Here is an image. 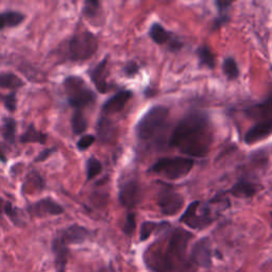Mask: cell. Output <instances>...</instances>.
Instances as JSON below:
<instances>
[{
  "mask_svg": "<svg viewBox=\"0 0 272 272\" xmlns=\"http://www.w3.org/2000/svg\"><path fill=\"white\" fill-rule=\"evenodd\" d=\"M5 212L9 216V218H10L15 224L21 225V218L18 217V214L20 213H18V211L10 202H7V204L5 206Z\"/></svg>",
  "mask_w": 272,
  "mask_h": 272,
  "instance_id": "33",
  "label": "cell"
},
{
  "mask_svg": "<svg viewBox=\"0 0 272 272\" xmlns=\"http://www.w3.org/2000/svg\"><path fill=\"white\" fill-rule=\"evenodd\" d=\"M167 225H168L167 222H161V223L153 222V221H145V222H143V224L141 226L140 239L142 241L147 240L151 236V234L154 231H157V230H159L161 228H164V226H167Z\"/></svg>",
  "mask_w": 272,
  "mask_h": 272,
  "instance_id": "26",
  "label": "cell"
},
{
  "mask_svg": "<svg viewBox=\"0 0 272 272\" xmlns=\"http://www.w3.org/2000/svg\"><path fill=\"white\" fill-rule=\"evenodd\" d=\"M98 134L99 138H100L103 142H106L112 138V135L114 133V125L113 123L106 119V118H101L98 122Z\"/></svg>",
  "mask_w": 272,
  "mask_h": 272,
  "instance_id": "28",
  "label": "cell"
},
{
  "mask_svg": "<svg viewBox=\"0 0 272 272\" xmlns=\"http://www.w3.org/2000/svg\"><path fill=\"white\" fill-rule=\"evenodd\" d=\"M24 21H25V15L20 12L9 11L5 13H0V30L17 27Z\"/></svg>",
  "mask_w": 272,
  "mask_h": 272,
  "instance_id": "20",
  "label": "cell"
},
{
  "mask_svg": "<svg viewBox=\"0 0 272 272\" xmlns=\"http://www.w3.org/2000/svg\"><path fill=\"white\" fill-rule=\"evenodd\" d=\"M47 141V134H45L39 130L35 129L34 124H30L28 126L27 131L21 136V142L24 144H32V143H38V144H46Z\"/></svg>",
  "mask_w": 272,
  "mask_h": 272,
  "instance_id": "21",
  "label": "cell"
},
{
  "mask_svg": "<svg viewBox=\"0 0 272 272\" xmlns=\"http://www.w3.org/2000/svg\"><path fill=\"white\" fill-rule=\"evenodd\" d=\"M99 9H100V4L98 2H86L83 8V14L87 18H94L97 16Z\"/></svg>",
  "mask_w": 272,
  "mask_h": 272,
  "instance_id": "32",
  "label": "cell"
},
{
  "mask_svg": "<svg viewBox=\"0 0 272 272\" xmlns=\"http://www.w3.org/2000/svg\"><path fill=\"white\" fill-rule=\"evenodd\" d=\"M98 49V40L88 31L75 34L67 45V58L72 62L86 61L92 58Z\"/></svg>",
  "mask_w": 272,
  "mask_h": 272,
  "instance_id": "6",
  "label": "cell"
},
{
  "mask_svg": "<svg viewBox=\"0 0 272 272\" xmlns=\"http://www.w3.org/2000/svg\"><path fill=\"white\" fill-rule=\"evenodd\" d=\"M272 134V117L265 120L258 121L255 125L250 128L244 135V143L248 145L255 144L267 139Z\"/></svg>",
  "mask_w": 272,
  "mask_h": 272,
  "instance_id": "12",
  "label": "cell"
},
{
  "mask_svg": "<svg viewBox=\"0 0 272 272\" xmlns=\"http://www.w3.org/2000/svg\"><path fill=\"white\" fill-rule=\"evenodd\" d=\"M190 260L200 267L210 268L212 266V248L207 237L199 239L194 244L190 253Z\"/></svg>",
  "mask_w": 272,
  "mask_h": 272,
  "instance_id": "10",
  "label": "cell"
},
{
  "mask_svg": "<svg viewBox=\"0 0 272 272\" xmlns=\"http://www.w3.org/2000/svg\"><path fill=\"white\" fill-rule=\"evenodd\" d=\"M3 205H4V200L2 198H0V212H2V208H3Z\"/></svg>",
  "mask_w": 272,
  "mask_h": 272,
  "instance_id": "39",
  "label": "cell"
},
{
  "mask_svg": "<svg viewBox=\"0 0 272 272\" xmlns=\"http://www.w3.org/2000/svg\"><path fill=\"white\" fill-rule=\"evenodd\" d=\"M71 128L75 134H81L87 129V120L81 111H76L71 117Z\"/></svg>",
  "mask_w": 272,
  "mask_h": 272,
  "instance_id": "27",
  "label": "cell"
},
{
  "mask_svg": "<svg viewBox=\"0 0 272 272\" xmlns=\"http://www.w3.org/2000/svg\"><path fill=\"white\" fill-rule=\"evenodd\" d=\"M169 110L164 105H156L147 111L136 124V135L142 141H149L160 133L166 124Z\"/></svg>",
  "mask_w": 272,
  "mask_h": 272,
  "instance_id": "3",
  "label": "cell"
},
{
  "mask_svg": "<svg viewBox=\"0 0 272 272\" xmlns=\"http://www.w3.org/2000/svg\"><path fill=\"white\" fill-rule=\"evenodd\" d=\"M260 185L250 182L247 180H239L235 183L229 190L228 193L234 197L237 198H252L254 197L260 189Z\"/></svg>",
  "mask_w": 272,
  "mask_h": 272,
  "instance_id": "18",
  "label": "cell"
},
{
  "mask_svg": "<svg viewBox=\"0 0 272 272\" xmlns=\"http://www.w3.org/2000/svg\"><path fill=\"white\" fill-rule=\"evenodd\" d=\"M52 251L54 254V262H56L57 272H66V264L68 259V248L67 244L59 236L52 241Z\"/></svg>",
  "mask_w": 272,
  "mask_h": 272,
  "instance_id": "17",
  "label": "cell"
},
{
  "mask_svg": "<svg viewBox=\"0 0 272 272\" xmlns=\"http://www.w3.org/2000/svg\"><path fill=\"white\" fill-rule=\"evenodd\" d=\"M213 142L210 117L202 111L185 115L171 134L169 145L192 158H204Z\"/></svg>",
  "mask_w": 272,
  "mask_h": 272,
  "instance_id": "1",
  "label": "cell"
},
{
  "mask_svg": "<svg viewBox=\"0 0 272 272\" xmlns=\"http://www.w3.org/2000/svg\"><path fill=\"white\" fill-rule=\"evenodd\" d=\"M119 202L126 208H133L141 201V185L138 180H129L119 189Z\"/></svg>",
  "mask_w": 272,
  "mask_h": 272,
  "instance_id": "9",
  "label": "cell"
},
{
  "mask_svg": "<svg viewBox=\"0 0 272 272\" xmlns=\"http://www.w3.org/2000/svg\"><path fill=\"white\" fill-rule=\"evenodd\" d=\"M106 65L107 59L104 58L93 70H90L89 72L90 79H92L93 83L98 89V92H100L102 94L106 93L108 88H110L106 82Z\"/></svg>",
  "mask_w": 272,
  "mask_h": 272,
  "instance_id": "19",
  "label": "cell"
},
{
  "mask_svg": "<svg viewBox=\"0 0 272 272\" xmlns=\"http://www.w3.org/2000/svg\"><path fill=\"white\" fill-rule=\"evenodd\" d=\"M24 86L23 80L12 72H3L0 74V87L7 89H17Z\"/></svg>",
  "mask_w": 272,
  "mask_h": 272,
  "instance_id": "23",
  "label": "cell"
},
{
  "mask_svg": "<svg viewBox=\"0 0 272 272\" xmlns=\"http://www.w3.org/2000/svg\"><path fill=\"white\" fill-rule=\"evenodd\" d=\"M5 105L9 111L14 112L16 110V95L15 93H12L8 96H5L4 98Z\"/></svg>",
  "mask_w": 272,
  "mask_h": 272,
  "instance_id": "35",
  "label": "cell"
},
{
  "mask_svg": "<svg viewBox=\"0 0 272 272\" xmlns=\"http://www.w3.org/2000/svg\"><path fill=\"white\" fill-rule=\"evenodd\" d=\"M131 97L132 93L130 90H120V92H118L105 101L102 106V111L107 115L119 113L123 110Z\"/></svg>",
  "mask_w": 272,
  "mask_h": 272,
  "instance_id": "15",
  "label": "cell"
},
{
  "mask_svg": "<svg viewBox=\"0 0 272 272\" xmlns=\"http://www.w3.org/2000/svg\"><path fill=\"white\" fill-rule=\"evenodd\" d=\"M54 151H56V148H49V149H46V150L42 151V152L39 154V157L35 159V162H43V161H45V160H47Z\"/></svg>",
  "mask_w": 272,
  "mask_h": 272,
  "instance_id": "37",
  "label": "cell"
},
{
  "mask_svg": "<svg viewBox=\"0 0 272 272\" xmlns=\"http://www.w3.org/2000/svg\"><path fill=\"white\" fill-rule=\"evenodd\" d=\"M217 9H218V17L214 22V29L220 28L225 23L229 22V15L228 11L230 7L232 6V3L230 2H216L215 3Z\"/></svg>",
  "mask_w": 272,
  "mask_h": 272,
  "instance_id": "24",
  "label": "cell"
},
{
  "mask_svg": "<svg viewBox=\"0 0 272 272\" xmlns=\"http://www.w3.org/2000/svg\"><path fill=\"white\" fill-rule=\"evenodd\" d=\"M96 139L94 135H84L81 138L78 143H77V147L79 150H86L89 148L92 145L95 143Z\"/></svg>",
  "mask_w": 272,
  "mask_h": 272,
  "instance_id": "34",
  "label": "cell"
},
{
  "mask_svg": "<svg viewBox=\"0 0 272 272\" xmlns=\"http://www.w3.org/2000/svg\"><path fill=\"white\" fill-rule=\"evenodd\" d=\"M90 236V232L81 225H71L65 229L60 235V238L66 244L69 243H82L87 240Z\"/></svg>",
  "mask_w": 272,
  "mask_h": 272,
  "instance_id": "16",
  "label": "cell"
},
{
  "mask_svg": "<svg viewBox=\"0 0 272 272\" xmlns=\"http://www.w3.org/2000/svg\"><path fill=\"white\" fill-rule=\"evenodd\" d=\"M218 215V212L213 210L212 201L207 203L194 201L188 205L186 211L181 216L180 221L186 224L190 229L202 230L212 224Z\"/></svg>",
  "mask_w": 272,
  "mask_h": 272,
  "instance_id": "4",
  "label": "cell"
},
{
  "mask_svg": "<svg viewBox=\"0 0 272 272\" xmlns=\"http://www.w3.org/2000/svg\"><path fill=\"white\" fill-rule=\"evenodd\" d=\"M149 35L152 41L158 45L168 44L171 50H179L182 47V43L175 39L170 32H168L161 24H153L149 30Z\"/></svg>",
  "mask_w": 272,
  "mask_h": 272,
  "instance_id": "11",
  "label": "cell"
},
{
  "mask_svg": "<svg viewBox=\"0 0 272 272\" xmlns=\"http://www.w3.org/2000/svg\"><path fill=\"white\" fill-rule=\"evenodd\" d=\"M30 212L34 216H38V217L58 216L64 213V208H63V206H61L58 202L53 201L52 199L47 198L34 203L30 207Z\"/></svg>",
  "mask_w": 272,
  "mask_h": 272,
  "instance_id": "14",
  "label": "cell"
},
{
  "mask_svg": "<svg viewBox=\"0 0 272 272\" xmlns=\"http://www.w3.org/2000/svg\"><path fill=\"white\" fill-rule=\"evenodd\" d=\"M100 272H105V271H100ZM107 272V271H106Z\"/></svg>",
  "mask_w": 272,
  "mask_h": 272,
  "instance_id": "41",
  "label": "cell"
},
{
  "mask_svg": "<svg viewBox=\"0 0 272 272\" xmlns=\"http://www.w3.org/2000/svg\"><path fill=\"white\" fill-rule=\"evenodd\" d=\"M193 234L178 228L171 233L165 248L152 246L145 254V262L154 272H178L186 261V251Z\"/></svg>",
  "mask_w": 272,
  "mask_h": 272,
  "instance_id": "2",
  "label": "cell"
},
{
  "mask_svg": "<svg viewBox=\"0 0 272 272\" xmlns=\"http://www.w3.org/2000/svg\"><path fill=\"white\" fill-rule=\"evenodd\" d=\"M135 228H136V216L134 213H129L125 218L122 231L126 236H131L135 231Z\"/></svg>",
  "mask_w": 272,
  "mask_h": 272,
  "instance_id": "31",
  "label": "cell"
},
{
  "mask_svg": "<svg viewBox=\"0 0 272 272\" xmlns=\"http://www.w3.org/2000/svg\"><path fill=\"white\" fill-rule=\"evenodd\" d=\"M0 162H3V163H6V162H7V158L5 157V154L3 153L2 149H0Z\"/></svg>",
  "mask_w": 272,
  "mask_h": 272,
  "instance_id": "38",
  "label": "cell"
},
{
  "mask_svg": "<svg viewBox=\"0 0 272 272\" xmlns=\"http://www.w3.org/2000/svg\"><path fill=\"white\" fill-rule=\"evenodd\" d=\"M139 70H140V67L135 62H129L128 64L124 66L125 75L129 76V77H134L136 74H138Z\"/></svg>",
  "mask_w": 272,
  "mask_h": 272,
  "instance_id": "36",
  "label": "cell"
},
{
  "mask_svg": "<svg viewBox=\"0 0 272 272\" xmlns=\"http://www.w3.org/2000/svg\"><path fill=\"white\" fill-rule=\"evenodd\" d=\"M158 205L163 215L175 216L184 206V198L174 190L166 189L159 195Z\"/></svg>",
  "mask_w": 272,
  "mask_h": 272,
  "instance_id": "8",
  "label": "cell"
},
{
  "mask_svg": "<svg viewBox=\"0 0 272 272\" xmlns=\"http://www.w3.org/2000/svg\"><path fill=\"white\" fill-rule=\"evenodd\" d=\"M248 118L253 120H265L272 117V93L265 99L264 101L252 104L243 110Z\"/></svg>",
  "mask_w": 272,
  "mask_h": 272,
  "instance_id": "13",
  "label": "cell"
},
{
  "mask_svg": "<svg viewBox=\"0 0 272 272\" xmlns=\"http://www.w3.org/2000/svg\"><path fill=\"white\" fill-rule=\"evenodd\" d=\"M15 132H16V122L12 118H8L5 121L4 126V138L9 144L15 142Z\"/></svg>",
  "mask_w": 272,
  "mask_h": 272,
  "instance_id": "30",
  "label": "cell"
},
{
  "mask_svg": "<svg viewBox=\"0 0 272 272\" xmlns=\"http://www.w3.org/2000/svg\"><path fill=\"white\" fill-rule=\"evenodd\" d=\"M222 71L229 80H236L239 77V68L234 58L228 57L222 62Z\"/></svg>",
  "mask_w": 272,
  "mask_h": 272,
  "instance_id": "25",
  "label": "cell"
},
{
  "mask_svg": "<svg viewBox=\"0 0 272 272\" xmlns=\"http://www.w3.org/2000/svg\"><path fill=\"white\" fill-rule=\"evenodd\" d=\"M64 88L68 97V103L75 107L76 111L93 104L96 100V95L88 88L85 81L77 76L67 77L64 81Z\"/></svg>",
  "mask_w": 272,
  "mask_h": 272,
  "instance_id": "7",
  "label": "cell"
},
{
  "mask_svg": "<svg viewBox=\"0 0 272 272\" xmlns=\"http://www.w3.org/2000/svg\"><path fill=\"white\" fill-rule=\"evenodd\" d=\"M271 218H272V212H271Z\"/></svg>",
  "mask_w": 272,
  "mask_h": 272,
  "instance_id": "40",
  "label": "cell"
},
{
  "mask_svg": "<svg viewBox=\"0 0 272 272\" xmlns=\"http://www.w3.org/2000/svg\"><path fill=\"white\" fill-rule=\"evenodd\" d=\"M102 170V164L100 161H98L95 158H90L87 161L86 164V177L87 180H93L95 177H97L100 174Z\"/></svg>",
  "mask_w": 272,
  "mask_h": 272,
  "instance_id": "29",
  "label": "cell"
},
{
  "mask_svg": "<svg viewBox=\"0 0 272 272\" xmlns=\"http://www.w3.org/2000/svg\"><path fill=\"white\" fill-rule=\"evenodd\" d=\"M194 166L195 161L189 158H162L150 168V171L168 180H179L189 175Z\"/></svg>",
  "mask_w": 272,
  "mask_h": 272,
  "instance_id": "5",
  "label": "cell"
},
{
  "mask_svg": "<svg viewBox=\"0 0 272 272\" xmlns=\"http://www.w3.org/2000/svg\"><path fill=\"white\" fill-rule=\"evenodd\" d=\"M197 56L199 59V62H200V64L210 68V69H214L216 66V57L214 52L212 51V49L206 46V45H202V46L199 47L197 49Z\"/></svg>",
  "mask_w": 272,
  "mask_h": 272,
  "instance_id": "22",
  "label": "cell"
}]
</instances>
